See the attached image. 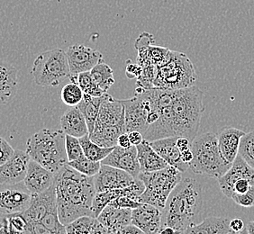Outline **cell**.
<instances>
[{"label": "cell", "instance_id": "6da1fadb", "mask_svg": "<svg viewBox=\"0 0 254 234\" xmlns=\"http://www.w3.org/2000/svg\"><path fill=\"white\" fill-rule=\"evenodd\" d=\"M158 108L160 117L143 134L145 140L152 142L167 137H187L193 142L205 112L202 90L195 86L174 89L171 102Z\"/></svg>", "mask_w": 254, "mask_h": 234}, {"label": "cell", "instance_id": "7a4b0ae2", "mask_svg": "<svg viewBox=\"0 0 254 234\" xmlns=\"http://www.w3.org/2000/svg\"><path fill=\"white\" fill-rule=\"evenodd\" d=\"M55 189L61 222L68 225L84 215H92L97 193L94 176L79 173L68 164L55 176Z\"/></svg>", "mask_w": 254, "mask_h": 234}, {"label": "cell", "instance_id": "3957f363", "mask_svg": "<svg viewBox=\"0 0 254 234\" xmlns=\"http://www.w3.org/2000/svg\"><path fill=\"white\" fill-rule=\"evenodd\" d=\"M203 206V191L197 181L187 177L179 183L162 210L161 228L171 227L177 234H186L195 225Z\"/></svg>", "mask_w": 254, "mask_h": 234}, {"label": "cell", "instance_id": "277c9868", "mask_svg": "<svg viewBox=\"0 0 254 234\" xmlns=\"http://www.w3.org/2000/svg\"><path fill=\"white\" fill-rule=\"evenodd\" d=\"M26 152L31 160L57 174L68 162L66 133L63 130L42 129L28 138Z\"/></svg>", "mask_w": 254, "mask_h": 234}, {"label": "cell", "instance_id": "5b68a950", "mask_svg": "<svg viewBox=\"0 0 254 234\" xmlns=\"http://www.w3.org/2000/svg\"><path fill=\"white\" fill-rule=\"evenodd\" d=\"M194 159L190 169L195 174L207 175L218 179L229 171L233 163L225 159L218 145V139L213 132L195 137L191 143Z\"/></svg>", "mask_w": 254, "mask_h": 234}, {"label": "cell", "instance_id": "8992f818", "mask_svg": "<svg viewBox=\"0 0 254 234\" xmlns=\"http://www.w3.org/2000/svg\"><path fill=\"white\" fill-rule=\"evenodd\" d=\"M138 177L145 185V190L140 196V202L155 205L163 210L171 192L182 180V172L175 167L169 165L161 171H142Z\"/></svg>", "mask_w": 254, "mask_h": 234}, {"label": "cell", "instance_id": "52a82bcc", "mask_svg": "<svg viewBox=\"0 0 254 234\" xmlns=\"http://www.w3.org/2000/svg\"><path fill=\"white\" fill-rule=\"evenodd\" d=\"M196 80L194 65L186 54L170 52L166 62L158 67L153 88L181 89L194 86Z\"/></svg>", "mask_w": 254, "mask_h": 234}, {"label": "cell", "instance_id": "ba28073f", "mask_svg": "<svg viewBox=\"0 0 254 234\" xmlns=\"http://www.w3.org/2000/svg\"><path fill=\"white\" fill-rule=\"evenodd\" d=\"M32 75L41 87H57L64 78H69L70 69L67 54L62 49L50 50L34 60Z\"/></svg>", "mask_w": 254, "mask_h": 234}, {"label": "cell", "instance_id": "9c48e42d", "mask_svg": "<svg viewBox=\"0 0 254 234\" xmlns=\"http://www.w3.org/2000/svg\"><path fill=\"white\" fill-rule=\"evenodd\" d=\"M125 107L127 132L138 131L144 134L148 128V119L151 113L158 110L156 105L144 93L135 89V96L122 100Z\"/></svg>", "mask_w": 254, "mask_h": 234}, {"label": "cell", "instance_id": "30bf717a", "mask_svg": "<svg viewBox=\"0 0 254 234\" xmlns=\"http://www.w3.org/2000/svg\"><path fill=\"white\" fill-rule=\"evenodd\" d=\"M66 54L70 77H77L79 73L90 71L103 59L101 53L83 44H74L68 47Z\"/></svg>", "mask_w": 254, "mask_h": 234}, {"label": "cell", "instance_id": "8fae6325", "mask_svg": "<svg viewBox=\"0 0 254 234\" xmlns=\"http://www.w3.org/2000/svg\"><path fill=\"white\" fill-rule=\"evenodd\" d=\"M30 158L26 151L15 150V154L0 167V184L11 186L24 182L28 171Z\"/></svg>", "mask_w": 254, "mask_h": 234}, {"label": "cell", "instance_id": "7c38bea8", "mask_svg": "<svg viewBox=\"0 0 254 234\" xmlns=\"http://www.w3.org/2000/svg\"><path fill=\"white\" fill-rule=\"evenodd\" d=\"M56 208H58V205L56 189L54 184L49 189L43 193L32 195L29 207L23 214L31 227L32 225L41 223L45 215Z\"/></svg>", "mask_w": 254, "mask_h": 234}, {"label": "cell", "instance_id": "4fadbf2b", "mask_svg": "<svg viewBox=\"0 0 254 234\" xmlns=\"http://www.w3.org/2000/svg\"><path fill=\"white\" fill-rule=\"evenodd\" d=\"M135 178L127 171L102 164L98 174L94 176L97 192L125 188L132 185Z\"/></svg>", "mask_w": 254, "mask_h": 234}, {"label": "cell", "instance_id": "5bb4252c", "mask_svg": "<svg viewBox=\"0 0 254 234\" xmlns=\"http://www.w3.org/2000/svg\"><path fill=\"white\" fill-rule=\"evenodd\" d=\"M104 127H120L127 131L125 107L122 100L115 99L108 93L100 107L95 124V128Z\"/></svg>", "mask_w": 254, "mask_h": 234}, {"label": "cell", "instance_id": "9a60e30c", "mask_svg": "<svg viewBox=\"0 0 254 234\" xmlns=\"http://www.w3.org/2000/svg\"><path fill=\"white\" fill-rule=\"evenodd\" d=\"M101 163L127 171L134 178H138L140 173L142 172L140 162L138 160L137 148L133 145L127 149L117 145L112 152L101 161Z\"/></svg>", "mask_w": 254, "mask_h": 234}, {"label": "cell", "instance_id": "2e32d148", "mask_svg": "<svg viewBox=\"0 0 254 234\" xmlns=\"http://www.w3.org/2000/svg\"><path fill=\"white\" fill-rule=\"evenodd\" d=\"M132 224L142 230L143 234H159L162 225V210L155 205L142 203L132 209Z\"/></svg>", "mask_w": 254, "mask_h": 234}, {"label": "cell", "instance_id": "e0dca14e", "mask_svg": "<svg viewBox=\"0 0 254 234\" xmlns=\"http://www.w3.org/2000/svg\"><path fill=\"white\" fill-rule=\"evenodd\" d=\"M240 178H246L254 185V169L238 155L233 162V165L225 175L219 177L217 181L222 193L228 198L233 195V186Z\"/></svg>", "mask_w": 254, "mask_h": 234}, {"label": "cell", "instance_id": "ac0fdd59", "mask_svg": "<svg viewBox=\"0 0 254 234\" xmlns=\"http://www.w3.org/2000/svg\"><path fill=\"white\" fill-rule=\"evenodd\" d=\"M54 172L42 166L38 162L31 160L24 185L32 195L40 194L49 189L55 182Z\"/></svg>", "mask_w": 254, "mask_h": 234}, {"label": "cell", "instance_id": "d6986e66", "mask_svg": "<svg viewBox=\"0 0 254 234\" xmlns=\"http://www.w3.org/2000/svg\"><path fill=\"white\" fill-rule=\"evenodd\" d=\"M32 194L20 189L7 187L1 191L0 211L2 215L25 213L29 207Z\"/></svg>", "mask_w": 254, "mask_h": 234}, {"label": "cell", "instance_id": "ffe728a7", "mask_svg": "<svg viewBox=\"0 0 254 234\" xmlns=\"http://www.w3.org/2000/svg\"><path fill=\"white\" fill-rule=\"evenodd\" d=\"M177 140L178 137H167L150 142V144L169 165L175 167L183 173L190 169V165L182 161L181 151L177 145Z\"/></svg>", "mask_w": 254, "mask_h": 234}, {"label": "cell", "instance_id": "44dd1931", "mask_svg": "<svg viewBox=\"0 0 254 234\" xmlns=\"http://www.w3.org/2000/svg\"><path fill=\"white\" fill-rule=\"evenodd\" d=\"M132 209L119 208L112 205H108L98 215L100 221L109 234H118L127 225L132 224Z\"/></svg>", "mask_w": 254, "mask_h": 234}, {"label": "cell", "instance_id": "7402d4cb", "mask_svg": "<svg viewBox=\"0 0 254 234\" xmlns=\"http://www.w3.org/2000/svg\"><path fill=\"white\" fill-rule=\"evenodd\" d=\"M245 133L246 132L235 127H227L217 135L221 152L231 163L239 155L240 144Z\"/></svg>", "mask_w": 254, "mask_h": 234}, {"label": "cell", "instance_id": "603a6c76", "mask_svg": "<svg viewBox=\"0 0 254 234\" xmlns=\"http://www.w3.org/2000/svg\"><path fill=\"white\" fill-rule=\"evenodd\" d=\"M17 69L5 61H1L0 98L2 105L12 102L17 92Z\"/></svg>", "mask_w": 254, "mask_h": 234}, {"label": "cell", "instance_id": "cb8c5ba5", "mask_svg": "<svg viewBox=\"0 0 254 234\" xmlns=\"http://www.w3.org/2000/svg\"><path fill=\"white\" fill-rule=\"evenodd\" d=\"M62 130L66 134L81 138L89 134L88 123L83 113L78 107H73L61 118Z\"/></svg>", "mask_w": 254, "mask_h": 234}, {"label": "cell", "instance_id": "d4e9b609", "mask_svg": "<svg viewBox=\"0 0 254 234\" xmlns=\"http://www.w3.org/2000/svg\"><path fill=\"white\" fill-rule=\"evenodd\" d=\"M136 148L138 160L142 172L161 171L169 166L168 162L159 155V153L150 144V142L145 139L142 143L137 145Z\"/></svg>", "mask_w": 254, "mask_h": 234}, {"label": "cell", "instance_id": "484cf974", "mask_svg": "<svg viewBox=\"0 0 254 234\" xmlns=\"http://www.w3.org/2000/svg\"><path fill=\"white\" fill-rule=\"evenodd\" d=\"M186 234H233L230 228V219L226 217H208L198 225H194L188 230Z\"/></svg>", "mask_w": 254, "mask_h": 234}, {"label": "cell", "instance_id": "4316f807", "mask_svg": "<svg viewBox=\"0 0 254 234\" xmlns=\"http://www.w3.org/2000/svg\"><path fill=\"white\" fill-rule=\"evenodd\" d=\"M67 234H109L100 221L89 215H84L66 225Z\"/></svg>", "mask_w": 254, "mask_h": 234}, {"label": "cell", "instance_id": "83f0119b", "mask_svg": "<svg viewBox=\"0 0 254 234\" xmlns=\"http://www.w3.org/2000/svg\"><path fill=\"white\" fill-rule=\"evenodd\" d=\"M106 96H107V93L103 95L102 97H92L90 95L84 93L82 100L77 106L80 109V111L83 113L84 117L86 118L89 134L93 132L100 107L102 105L104 99L106 98Z\"/></svg>", "mask_w": 254, "mask_h": 234}, {"label": "cell", "instance_id": "f1b7e54d", "mask_svg": "<svg viewBox=\"0 0 254 234\" xmlns=\"http://www.w3.org/2000/svg\"><path fill=\"white\" fill-rule=\"evenodd\" d=\"M90 73L94 81L105 93H108L109 88L115 83L114 70L109 65L104 62V59L90 70Z\"/></svg>", "mask_w": 254, "mask_h": 234}, {"label": "cell", "instance_id": "f546056e", "mask_svg": "<svg viewBox=\"0 0 254 234\" xmlns=\"http://www.w3.org/2000/svg\"><path fill=\"white\" fill-rule=\"evenodd\" d=\"M79 142L81 143V146L83 149L84 155L88 158L89 160L94 161H100L101 162L115 149V147L106 148V147L98 145L90 139L89 134H87L85 136L79 138Z\"/></svg>", "mask_w": 254, "mask_h": 234}, {"label": "cell", "instance_id": "4dcf8cb0", "mask_svg": "<svg viewBox=\"0 0 254 234\" xmlns=\"http://www.w3.org/2000/svg\"><path fill=\"white\" fill-rule=\"evenodd\" d=\"M84 92L78 83L66 84L62 89L61 97L63 102L68 107H77L83 98Z\"/></svg>", "mask_w": 254, "mask_h": 234}, {"label": "cell", "instance_id": "1f68e13d", "mask_svg": "<svg viewBox=\"0 0 254 234\" xmlns=\"http://www.w3.org/2000/svg\"><path fill=\"white\" fill-rule=\"evenodd\" d=\"M68 165L83 175L95 176L98 174L102 163L100 161H91L84 155L78 160L68 161Z\"/></svg>", "mask_w": 254, "mask_h": 234}, {"label": "cell", "instance_id": "d6a6232c", "mask_svg": "<svg viewBox=\"0 0 254 234\" xmlns=\"http://www.w3.org/2000/svg\"><path fill=\"white\" fill-rule=\"evenodd\" d=\"M77 83L79 85L85 94H88L92 97H102L103 95L106 94L98 87V84L94 81L90 71L78 74Z\"/></svg>", "mask_w": 254, "mask_h": 234}, {"label": "cell", "instance_id": "836d02e7", "mask_svg": "<svg viewBox=\"0 0 254 234\" xmlns=\"http://www.w3.org/2000/svg\"><path fill=\"white\" fill-rule=\"evenodd\" d=\"M239 155L254 169V131L245 133L242 138Z\"/></svg>", "mask_w": 254, "mask_h": 234}, {"label": "cell", "instance_id": "e575fe53", "mask_svg": "<svg viewBox=\"0 0 254 234\" xmlns=\"http://www.w3.org/2000/svg\"><path fill=\"white\" fill-rule=\"evenodd\" d=\"M9 223V234H30V226L23 213L5 215Z\"/></svg>", "mask_w": 254, "mask_h": 234}, {"label": "cell", "instance_id": "d590c367", "mask_svg": "<svg viewBox=\"0 0 254 234\" xmlns=\"http://www.w3.org/2000/svg\"><path fill=\"white\" fill-rule=\"evenodd\" d=\"M41 224L49 230L51 234H67L66 225H64L60 220L58 208L52 210L45 215Z\"/></svg>", "mask_w": 254, "mask_h": 234}, {"label": "cell", "instance_id": "8d00e7d4", "mask_svg": "<svg viewBox=\"0 0 254 234\" xmlns=\"http://www.w3.org/2000/svg\"><path fill=\"white\" fill-rule=\"evenodd\" d=\"M66 151L68 161H75L84 156L83 149L79 142V138L66 134Z\"/></svg>", "mask_w": 254, "mask_h": 234}, {"label": "cell", "instance_id": "74e56055", "mask_svg": "<svg viewBox=\"0 0 254 234\" xmlns=\"http://www.w3.org/2000/svg\"><path fill=\"white\" fill-rule=\"evenodd\" d=\"M231 199H233L237 205L243 207H253L254 206V185H251L249 190L245 194H234Z\"/></svg>", "mask_w": 254, "mask_h": 234}, {"label": "cell", "instance_id": "f35d334b", "mask_svg": "<svg viewBox=\"0 0 254 234\" xmlns=\"http://www.w3.org/2000/svg\"><path fill=\"white\" fill-rule=\"evenodd\" d=\"M109 205H114V206L119 207V208L134 209V208H137L140 205H142V203L132 199V197H130V196L123 195V196H119L117 199L113 200Z\"/></svg>", "mask_w": 254, "mask_h": 234}, {"label": "cell", "instance_id": "ab89813d", "mask_svg": "<svg viewBox=\"0 0 254 234\" xmlns=\"http://www.w3.org/2000/svg\"><path fill=\"white\" fill-rule=\"evenodd\" d=\"M0 165L5 164L6 161H9L10 159L15 154V150L13 147L10 145L7 141H5L4 138L0 139Z\"/></svg>", "mask_w": 254, "mask_h": 234}, {"label": "cell", "instance_id": "60d3db41", "mask_svg": "<svg viewBox=\"0 0 254 234\" xmlns=\"http://www.w3.org/2000/svg\"><path fill=\"white\" fill-rule=\"evenodd\" d=\"M127 68H126V74L128 78H138L142 73V66L138 63H132L131 59L127 60Z\"/></svg>", "mask_w": 254, "mask_h": 234}, {"label": "cell", "instance_id": "b9f144b4", "mask_svg": "<svg viewBox=\"0 0 254 234\" xmlns=\"http://www.w3.org/2000/svg\"><path fill=\"white\" fill-rule=\"evenodd\" d=\"M251 185H253L251 184V182L248 179H246V178H240L234 184V186H233V195L234 194H237V195L245 194L247 191L249 190Z\"/></svg>", "mask_w": 254, "mask_h": 234}, {"label": "cell", "instance_id": "7bdbcfd3", "mask_svg": "<svg viewBox=\"0 0 254 234\" xmlns=\"http://www.w3.org/2000/svg\"><path fill=\"white\" fill-rule=\"evenodd\" d=\"M230 228L233 234H246V226L245 222L241 218H235L230 220Z\"/></svg>", "mask_w": 254, "mask_h": 234}, {"label": "cell", "instance_id": "ee69618b", "mask_svg": "<svg viewBox=\"0 0 254 234\" xmlns=\"http://www.w3.org/2000/svg\"><path fill=\"white\" fill-rule=\"evenodd\" d=\"M129 137H130V141L132 142L133 146H137L140 143H142L144 140V137L142 132H138V131H133V132H128Z\"/></svg>", "mask_w": 254, "mask_h": 234}, {"label": "cell", "instance_id": "f6af8a7d", "mask_svg": "<svg viewBox=\"0 0 254 234\" xmlns=\"http://www.w3.org/2000/svg\"><path fill=\"white\" fill-rule=\"evenodd\" d=\"M191 143H192V142L187 137H178L177 145H178L181 151H186L188 149H190Z\"/></svg>", "mask_w": 254, "mask_h": 234}, {"label": "cell", "instance_id": "bcb514c9", "mask_svg": "<svg viewBox=\"0 0 254 234\" xmlns=\"http://www.w3.org/2000/svg\"><path fill=\"white\" fill-rule=\"evenodd\" d=\"M120 147L123 148H130L132 146V142L130 141V137L128 132L122 133L119 138H118V144Z\"/></svg>", "mask_w": 254, "mask_h": 234}, {"label": "cell", "instance_id": "7dc6e473", "mask_svg": "<svg viewBox=\"0 0 254 234\" xmlns=\"http://www.w3.org/2000/svg\"><path fill=\"white\" fill-rule=\"evenodd\" d=\"M143 234L142 233V230L140 229V228H138L137 226H135L134 225H127L126 226L125 228H123L121 231H120V233L119 234Z\"/></svg>", "mask_w": 254, "mask_h": 234}, {"label": "cell", "instance_id": "c3c4849f", "mask_svg": "<svg viewBox=\"0 0 254 234\" xmlns=\"http://www.w3.org/2000/svg\"><path fill=\"white\" fill-rule=\"evenodd\" d=\"M0 234H9V223L5 215H2L1 217Z\"/></svg>", "mask_w": 254, "mask_h": 234}, {"label": "cell", "instance_id": "681fc988", "mask_svg": "<svg viewBox=\"0 0 254 234\" xmlns=\"http://www.w3.org/2000/svg\"><path fill=\"white\" fill-rule=\"evenodd\" d=\"M181 158H182V161L190 165L191 161H193V159H194V154H193L192 149L190 148L186 151H181Z\"/></svg>", "mask_w": 254, "mask_h": 234}, {"label": "cell", "instance_id": "f907efd6", "mask_svg": "<svg viewBox=\"0 0 254 234\" xmlns=\"http://www.w3.org/2000/svg\"><path fill=\"white\" fill-rule=\"evenodd\" d=\"M246 234H254V221L250 222L249 224L246 225Z\"/></svg>", "mask_w": 254, "mask_h": 234}, {"label": "cell", "instance_id": "816d5d0a", "mask_svg": "<svg viewBox=\"0 0 254 234\" xmlns=\"http://www.w3.org/2000/svg\"><path fill=\"white\" fill-rule=\"evenodd\" d=\"M159 234H177V232L171 227H164V228H161Z\"/></svg>", "mask_w": 254, "mask_h": 234}]
</instances>
